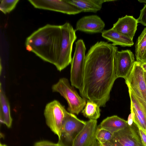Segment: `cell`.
Instances as JSON below:
<instances>
[{
  "label": "cell",
  "instance_id": "1",
  "mask_svg": "<svg viewBox=\"0 0 146 146\" xmlns=\"http://www.w3.org/2000/svg\"><path fill=\"white\" fill-rule=\"evenodd\" d=\"M118 48L113 44L98 41L86 55L82 88V98L104 107L110 97L115 80V58Z\"/></svg>",
  "mask_w": 146,
  "mask_h": 146
},
{
  "label": "cell",
  "instance_id": "2",
  "mask_svg": "<svg viewBox=\"0 0 146 146\" xmlns=\"http://www.w3.org/2000/svg\"><path fill=\"white\" fill-rule=\"evenodd\" d=\"M61 36L60 25L47 24L34 31L27 38L26 49L56 66Z\"/></svg>",
  "mask_w": 146,
  "mask_h": 146
},
{
  "label": "cell",
  "instance_id": "3",
  "mask_svg": "<svg viewBox=\"0 0 146 146\" xmlns=\"http://www.w3.org/2000/svg\"><path fill=\"white\" fill-rule=\"evenodd\" d=\"M61 39L59 44L58 59L55 66L57 70L61 71L71 63L72 46L77 38L76 30L69 23L60 25Z\"/></svg>",
  "mask_w": 146,
  "mask_h": 146
},
{
  "label": "cell",
  "instance_id": "4",
  "mask_svg": "<svg viewBox=\"0 0 146 146\" xmlns=\"http://www.w3.org/2000/svg\"><path fill=\"white\" fill-rule=\"evenodd\" d=\"M52 89L53 92L59 93L66 99L68 105L67 110L70 113L78 115L86 104V100L79 96L66 78H60Z\"/></svg>",
  "mask_w": 146,
  "mask_h": 146
},
{
  "label": "cell",
  "instance_id": "5",
  "mask_svg": "<svg viewBox=\"0 0 146 146\" xmlns=\"http://www.w3.org/2000/svg\"><path fill=\"white\" fill-rule=\"evenodd\" d=\"M75 45V51L70 63V81L71 85L80 91L83 83L86 49L82 39L78 40Z\"/></svg>",
  "mask_w": 146,
  "mask_h": 146
},
{
  "label": "cell",
  "instance_id": "6",
  "mask_svg": "<svg viewBox=\"0 0 146 146\" xmlns=\"http://www.w3.org/2000/svg\"><path fill=\"white\" fill-rule=\"evenodd\" d=\"M67 112L64 106L57 100L47 104L44 110L46 125L58 138L60 136Z\"/></svg>",
  "mask_w": 146,
  "mask_h": 146
},
{
  "label": "cell",
  "instance_id": "7",
  "mask_svg": "<svg viewBox=\"0 0 146 146\" xmlns=\"http://www.w3.org/2000/svg\"><path fill=\"white\" fill-rule=\"evenodd\" d=\"M86 122L67 111L58 143L63 146H72L75 138Z\"/></svg>",
  "mask_w": 146,
  "mask_h": 146
},
{
  "label": "cell",
  "instance_id": "8",
  "mask_svg": "<svg viewBox=\"0 0 146 146\" xmlns=\"http://www.w3.org/2000/svg\"><path fill=\"white\" fill-rule=\"evenodd\" d=\"M141 64L135 61L129 74L125 79L128 89L146 103V84Z\"/></svg>",
  "mask_w": 146,
  "mask_h": 146
},
{
  "label": "cell",
  "instance_id": "9",
  "mask_svg": "<svg viewBox=\"0 0 146 146\" xmlns=\"http://www.w3.org/2000/svg\"><path fill=\"white\" fill-rule=\"evenodd\" d=\"M111 141L117 146H144L139 128L134 122L131 126L113 133Z\"/></svg>",
  "mask_w": 146,
  "mask_h": 146
},
{
  "label": "cell",
  "instance_id": "10",
  "mask_svg": "<svg viewBox=\"0 0 146 146\" xmlns=\"http://www.w3.org/2000/svg\"><path fill=\"white\" fill-rule=\"evenodd\" d=\"M36 8L52 11L68 15H76L82 11L67 0H29Z\"/></svg>",
  "mask_w": 146,
  "mask_h": 146
},
{
  "label": "cell",
  "instance_id": "11",
  "mask_svg": "<svg viewBox=\"0 0 146 146\" xmlns=\"http://www.w3.org/2000/svg\"><path fill=\"white\" fill-rule=\"evenodd\" d=\"M117 78L126 79L131 72L135 62L134 55L131 50L117 51L115 58Z\"/></svg>",
  "mask_w": 146,
  "mask_h": 146
},
{
  "label": "cell",
  "instance_id": "12",
  "mask_svg": "<svg viewBox=\"0 0 146 146\" xmlns=\"http://www.w3.org/2000/svg\"><path fill=\"white\" fill-rule=\"evenodd\" d=\"M129 92L133 121L138 127L146 130V103L129 89Z\"/></svg>",
  "mask_w": 146,
  "mask_h": 146
},
{
  "label": "cell",
  "instance_id": "13",
  "mask_svg": "<svg viewBox=\"0 0 146 146\" xmlns=\"http://www.w3.org/2000/svg\"><path fill=\"white\" fill-rule=\"evenodd\" d=\"M105 24L101 19L96 15L83 17L77 22L76 31L89 33H102Z\"/></svg>",
  "mask_w": 146,
  "mask_h": 146
},
{
  "label": "cell",
  "instance_id": "14",
  "mask_svg": "<svg viewBox=\"0 0 146 146\" xmlns=\"http://www.w3.org/2000/svg\"><path fill=\"white\" fill-rule=\"evenodd\" d=\"M97 120L86 121L82 129L75 138L72 146H91L96 138L97 129Z\"/></svg>",
  "mask_w": 146,
  "mask_h": 146
},
{
  "label": "cell",
  "instance_id": "15",
  "mask_svg": "<svg viewBox=\"0 0 146 146\" xmlns=\"http://www.w3.org/2000/svg\"><path fill=\"white\" fill-rule=\"evenodd\" d=\"M138 22L133 16L126 15L119 18L112 28L117 32L133 40L137 30Z\"/></svg>",
  "mask_w": 146,
  "mask_h": 146
},
{
  "label": "cell",
  "instance_id": "16",
  "mask_svg": "<svg viewBox=\"0 0 146 146\" xmlns=\"http://www.w3.org/2000/svg\"><path fill=\"white\" fill-rule=\"evenodd\" d=\"M128 125L127 121L114 115L108 117L104 119L98 128L105 129L113 134L124 129Z\"/></svg>",
  "mask_w": 146,
  "mask_h": 146
},
{
  "label": "cell",
  "instance_id": "17",
  "mask_svg": "<svg viewBox=\"0 0 146 146\" xmlns=\"http://www.w3.org/2000/svg\"><path fill=\"white\" fill-rule=\"evenodd\" d=\"M102 36L108 40L113 43L114 45H119L123 47L131 46L134 44L133 40L117 32L112 28L104 30Z\"/></svg>",
  "mask_w": 146,
  "mask_h": 146
},
{
  "label": "cell",
  "instance_id": "18",
  "mask_svg": "<svg viewBox=\"0 0 146 146\" xmlns=\"http://www.w3.org/2000/svg\"><path fill=\"white\" fill-rule=\"evenodd\" d=\"M69 3L81 10L82 12L96 13L101 10L102 4L106 2L113 0H67Z\"/></svg>",
  "mask_w": 146,
  "mask_h": 146
},
{
  "label": "cell",
  "instance_id": "19",
  "mask_svg": "<svg viewBox=\"0 0 146 146\" xmlns=\"http://www.w3.org/2000/svg\"><path fill=\"white\" fill-rule=\"evenodd\" d=\"M0 120L9 128L11 127L12 119L11 115L10 107L8 100L3 90L1 84L0 90Z\"/></svg>",
  "mask_w": 146,
  "mask_h": 146
},
{
  "label": "cell",
  "instance_id": "20",
  "mask_svg": "<svg viewBox=\"0 0 146 146\" xmlns=\"http://www.w3.org/2000/svg\"><path fill=\"white\" fill-rule=\"evenodd\" d=\"M137 61L141 64L146 62V27L138 37L135 45Z\"/></svg>",
  "mask_w": 146,
  "mask_h": 146
},
{
  "label": "cell",
  "instance_id": "21",
  "mask_svg": "<svg viewBox=\"0 0 146 146\" xmlns=\"http://www.w3.org/2000/svg\"><path fill=\"white\" fill-rule=\"evenodd\" d=\"M100 107L95 103L87 100L82 112L85 117L90 119L97 120L100 115L101 110Z\"/></svg>",
  "mask_w": 146,
  "mask_h": 146
},
{
  "label": "cell",
  "instance_id": "22",
  "mask_svg": "<svg viewBox=\"0 0 146 146\" xmlns=\"http://www.w3.org/2000/svg\"><path fill=\"white\" fill-rule=\"evenodd\" d=\"M113 134L105 129L97 128L96 138L100 143H104L111 141L112 139Z\"/></svg>",
  "mask_w": 146,
  "mask_h": 146
},
{
  "label": "cell",
  "instance_id": "23",
  "mask_svg": "<svg viewBox=\"0 0 146 146\" xmlns=\"http://www.w3.org/2000/svg\"><path fill=\"white\" fill-rule=\"evenodd\" d=\"M19 0H0V10L4 14L9 13L15 8Z\"/></svg>",
  "mask_w": 146,
  "mask_h": 146
},
{
  "label": "cell",
  "instance_id": "24",
  "mask_svg": "<svg viewBox=\"0 0 146 146\" xmlns=\"http://www.w3.org/2000/svg\"><path fill=\"white\" fill-rule=\"evenodd\" d=\"M138 23L146 26V4L140 11L139 16L137 19Z\"/></svg>",
  "mask_w": 146,
  "mask_h": 146
},
{
  "label": "cell",
  "instance_id": "25",
  "mask_svg": "<svg viewBox=\"0 0 146 146\" xmlns=\"http://www.w3.org/2000/svg\"><path fill=\"white\" fill-rule=\"evenodd\" d=\"M34 146H63L58 143H54L48 141L44 140L36 142Z\"/></svg>",
  "mask_w": 146,
  "mask_h": 146
},
{
  "label": "cell",
  "instance_id": "26",
  "mask_svg": "<svg viewBox=\"0 0 146 146\" xmlns=\"http://www.w3.org/2000/svg\"><path fill=\"white\" fill-rule=\"evenodd\" d=\"M138 128L143 144L144 146H146V130H144L140 128Z\"/></svg>",
  "mask_w": 146,
  "mask_h": 146
},
{
  "label": "cell",
  "instance_id": "27",
  "mask_svg": "<svg viewBox=\"0 0 146 146\" xmlns=\"http://www.w3.org/2000/svg\"><path fill=\"white\" fill-rule=\"evenodd\" d=\"M127 122L128 125L130 126H131L133 122V115L131 113L128 117Z\"/></svg>",
  "mask_w": 146,
  "mask_h": 146
},
{
  "label": "cell",
  "instance_id": "28",
  "mask_svg": "<svg viewBox=\"0 0 146 146\" xmlns=\"http://www.w3.org/2000/svg\"><path fill=\"white\" fill-rule=\"evenodd\" d=\"M100 143L102 146H117L111 140L104 143Z\"/></svg>",
  "mask_w": 146,
  "mask_h": 146
},
{
  "label": "cell",
  "instance_id": "29",
  "mask_svg": "<svg viewBox=\"0 0 146 146\" xmlns=\"http://www.w3.org/2000/svg\"><path fill=\"white\" fill-rule=\"evenodd\" d=\"M99 142L95 138L91 146H99Z\"/></svg>",
  "mask_w": 146,
  "mask_h": 146
},
{
  "label": "cell",
  "instance_id": "30",
  "mask_svg": "<svg viewBox=\"0 0 146 146\" xmlns=\"http://www.w3.org/2000/svg\"><path fill=\"white\" fill-rule=\"evenodd\" d=\"M141 66L144 72H146V62L141 64Z\"/></svg>",
  "mask_w": 146,
  "mask_h": 146
},
{
  "label": "cell",
  "instance_id": "31",
  "mask_svg": "<svg viewBox=\"0 0 146 146\" xmlns=\"http://www.w3.org/2000/svg\"><path fill=\"white\" fill-rule=\"evenodd\" d=\"M138 1L140 3H146V0H138Z\"/></svg>",
  "mask_w": 146,
  "mask_h": 146
},
{
  "label": "cell",
  "instance_id": "32",
  "mask_svg": "<svg viewBox=\"0 0 146 146\" xmlns=\"http://www.w3.org/2000/svg\"><path fill=\"white\" fill-rule=\"evenodd\" d=\"M144 75L145 80H146V72H144Z\"/></svg>",
  "mask_w": 146,
  "mask_h": 146
},
{
  "label": "cell",
  "instance_id": "33",
  "mask_svg": "<svg viewBox=\"0 0 146 146\" xmlns=\"http://www.w3.org/2000/svg\"><path fill=\"white\" fill-rule=\"evenodd\" d=\"M0 146H7L5 144H2L1 143H0Z\"/></svg>",
  "mask_w": 146,
  "mask_h": 146
},
{
  "label": "cell",
  "instance_id": "34",
  "mask_svg": "<svg viewBox=\"0 0 146 146\" xmlns=\"http://www.w3.org/2000/svg\"><path fill=\"white\" fill-rule=\"evenodd\" d=\"M99 146H102V145L99 143Z\"/></svg>",
  "mask_w": 146,
  "mask_h": 146
},
{
  "label": "cell",
  "instance_id": "35",
  "mask_svg": "<svg viewBox=\"0 0 146 146\" xmlns=\"http://www.w3.org/2000/svg\"><path fill=\"white\" fill-rule=\"evenodd\" d=\"M145 82H146V80H145Z\"/></svg>",
  "mask_w": 146,
  "mask_h": 146
}]
</instances>
